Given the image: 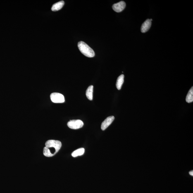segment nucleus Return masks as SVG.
I'll use <instances>...</instances> for the list:
<instances>
[{"mask_svg":"<svg viewBox=\"0 0 193 193\" xmlns=\"http://www.w3.org/2000/svg\"><path fill=\"white\" fill-rule=\"evenodd\" d=\"M46 147L44 149V154L47 157H51L54 156L61 149L62 143L60 141L49 140L46 143Z\"/></svg>","mask_w":193,"mask_h":193,"instance_id":"1","label":"nucleus"},{"mask_svg":"<svg viewBox=\"0 0 193 193\" xmlns=\"http://www.w3.org/2000/svg\"><path fill=\"white\" fill-rule=\"evenodd\" d=\"M93 89H94V86L91 85L89 86L86 90V95L88 99L89 100L92 101L93 99Z\"/></svg>","mask_w":193,"mask_h":193,"instance_id":"9","label":"nucleus"},{"mask_svg":"<svg viewBox=\"0 0 193 193\" xmlns=\"http://www.w3.org/2000/svg\"><path fill=\"white\" fill-rule=\"evenodd\" d=\"M186 102L190 103L193 101V87L191 88L190 90L189 91L187 94L186 99Z\"/></svg>","mask_w":193,"mask_h":193,"instance_id":"11","label":"nucleus"},{"mask_svg":"<svg viewBox=\"0 0 193 193\" xmlns=\"http://www.w3.org/2000/svg\"><path fill=\"white\" fill-rule=\"evenodd\" d=\"M151 25V21L150 19H148L143 23L141 27V31L143 33L148 31Z\"/></svg>","mask_w":193,"mask_h":193,"instance_id":"7","label":"nucleus"},{"mask_svg":"<svg viewBox=\"0 0 193 193\" xmlns=\"http://www.w3.org/2000/svg\"><path fill=\"white\" fill-rule=\"evenodd\" d=\"M78 46L79 50L84 56L92 58L95 56L94 51L90 46L83 41L78 43Z\"/></svg>","mask_w":193,"mask_h":193,"instance_id":"2","label":"nucleus"},{"mask_svg":"<svg viewBox=\"0 0 193 193\" xmlns=\"http://www.w3.org/2000/svg\"><path fill=\"white\" fill-rule=\"evenodd\" d=\"M83 125V122L79 120H70L67 123V125L70 128L74 130L82 128Z\"/></svg>","mask_w":193,"mask_h":193,"instance_id":"3","label":"nucleus"},{"mask_svg":"<svg viewBox=\"0 0 193 193\" xmlns=\"http://www.w3.org/2000/svg\"><path fill=\"white\" fill-rule=\"evenodd\" d=\"M115 119V117L113 116H111L108 117L103 121L101 126L102 130L104 131L112 123Z\"/></svg>","mask_w":193,"mask_h":193,"instance_id":"6","label":"nucleus"},{"mask_svg":"<svg viewBox=\"0 0 193 193\" xmlns=\"http://www.w3.org/2000/svg\"><path fill=\"white\" fill-rule=\"evenodd\" d=\"M52 101L55 103H62L65 102L64 96L58 93H52L50 96Z\"/></svg>","mask_w":193,"mask_h":193,"instance_id":"4","label":"nucleus"},{"mask_svg":"<svg viewBox=\"0 0 193 193\" xmlns=\"http://www.w3.org/2000/svg\"><path fill=\"white\" fill-rule=\"evenodd\" d=\"M124 75H121L119 76L117 79L116 86L118 90H120L121 89L122 84L124 82Z\"/></svg>","mask_w":193,"mask_h":193,"instance_id":"10","label":"nucleus"},{"mask_svg":"<svg viewBox=\"0 0 193 193\" xmlns=\"http://www.w3.org/2000/svg\"><path fill=\"white\" fill-rule=\"evenodd\" d=\"M84 151H85V149L84 148H80V149H79L76 150L74 151L72 153V156L73 157H76L78 156L82 155H83Z\"/></svg>","mask_w":193,"mask_h":193,"instance_id":"12","label":"nucleus"},{"mask_svg":"<svg viewBox=\"0 0 193 193\" xmlns=\"http://www.w3.org/2000/svg\"><path fill=\"white\" fill-rule=\"evenodd\" d=\"M65 4L64 1H61L53 4L51 9L53 11H57L59 10L63 7Z\"/></svg>","mask_w":193,"mask_h":193,"instance_id":"8","label":"nucleus"},{"mask_svg":"<svg viewBox=\"0 0 193 193\" xmlns=\"http://www.w3.org/2000/svg\"><path fill=\"white\" fill-rule=\"evenodd\" d=\"M126 4L124 1H120V2L114 4L112 6V8L114 11L117 12H120L123 11L125 8Z\"/></svg>","mask_w":193,"mask_h":193,"instance_id":"5","label":"nucleus"},{"mask_svg":"<svg viewBox=\"0 0 193 193\" xmlns=\"http://www.w3.org/2000/svg\"><path fill=\"white\" fill-rule=\"evenodd\" d=\"M189 174L191 175V176H193V171H190L189 172Z\"/></svg>","mask_w":193,"mask_h":193,"instance_id":"13","label":"nucleus"}]
</instances>
